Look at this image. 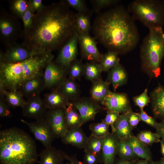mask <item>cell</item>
I'll use <instances>...</instances> for the list:
<instances>
[{
	"mask_svg": "<svg viewBox=\"0 0 164 164\" xmlns=\"http://www.w3.org/2000/svg\"><path fill=\"white\" fill-rule=\"evenodd\" d=\"M68 5L53 4L33 16L28 31V48L37 54L51 52L63 46L77 32L76 14Z\"/></svg>",
	"mask_w": 164,
	"mask_h": 164,
	"instance_id": "obj_1",
	"label": "cell"
},
{
	"mask_svg": "<svg viewBox=\"0 0 164 164\" xmlns=\"http://www.w3.org/2000/svg\"><path fill=\"white\" fill-rule=\"evenodd\" d=\"M95 38L108 50L124 54L137 45L139 35L128 11L118 6L100 13L93 23Z\"/></svg>",
	"mask_w": 164,
	"mask_h": 164,
	"instance_id": "obj_2",
	"label": "cell"
},
{
	"mask_svg": "<svg viewBox=\"0 0 164 164\" xmlns=\"http://www.w3.org/2000/svg\"><path fill=\"white\" fill-rule=\"evenodd\" d=\"M36 143L26 132L14 127L0 131V164L38 162Z\"/></svg>",
	"mask_w": 164,
	"mask_h": 164,
	"instance_id": "obj_3",
	"label": "cell"
},
{
	"mask_svg": "<svg viewBox=\"0 0 164 164\" xmlns=\"http://www.w3.org/2000/svg\"><path fill=\"white\" fill-rule=\"evenodd\" d=\"M51 52L37 54L17 63L0 60V87L9 91H18L27 81L42 72L52 61Z\"/></svg>",
	"mask_w": 164,
	"mask_h": 164,
	"instance_id": "obj_4",
	"label": "cell"
},
{
	"mask_svg": "<svg viewBox=\"0 0 164 164\" xmlns=\"http://www.w3.org/2000/svg\"><path fill=\"white\" fill-rule=\"evenodd\" d=\"M149 29L141 47V68L150 77L157 78L164 57V32L161 27Z\"/></svg>",
	"mask_w": 164,
	"mask_h": 164,
	"instance_id": "obj_5",
	"label": "cell"
},
{
	"mask_svg": "<svg viewBox=\"0 0 164 164\" xmlns=\"http://www.w3.org/2000/svg\"><path fill=\"white\" fill-rule=\"evenodd\" d=\"M128 11L149 29L164 25V1L136 0L129 5Z\"/></svg>",
	"mask_w": 164,
	"mask_h": 164,
	"instance_id": "obj_6",
	"label": "cell"
},
{
	"mask_svg": "<svg viewBox=\"0 0 164 164\" xmlns=\"http://www.w3.org/2000/svg\"><path fill=\"white\" fill-rule=\"evenodd\" d=\"M21 121L26 124L35 138L45 147L51 146L55 136L45 119L29 122L21 119Z\"/></svg>",
	"mask_w": 164,
	"mask_h": 164,
	"instance_id": "obj_7",
	"label": "cell"
},
{
	"mask_svg": "<svg viewBox=\"0 0 164 164\" xmlns=\"http://www.w3.org/2000/svg\"><path fill=\"white\" fill-rule=\"evenodd\" d=\"M79 36L76 32L63 46L56 59L55 63L66 70L70 64L77 59Z\"/></svg>",
	"mask_w": 164,
	"mask_h": 164,
	"instance_id": "obj_8",
	"label": "cell"
},
{
	"mask_svg": "<svg viewBox=\"0 0 164 164\" xmlns=\"http://www.w3.org/2000/svg\"><path fill=\"white\" fill-rule=\"evenodd\" d=\"M50 127L56 138H61L67 132L64 108L48 110L45 118Z\"/></svg>",
	"mask_w": 164,
	"mask_h": 164,
	"instance_id": "obj_9",
	"label": "cell"
},
{
	"mask_svg": "<svg viewBox=\"0 0 164 164\" xmlns=\"http://www.w3.org/2000/svg\"><path fill=\"white\" fill-rule=\"evenodd\" d=\"M22 109L24 116L36 120L45 119L48 110L39 95L27 98Z\"/></svg>",
	"mask_w": 164,
	"mask_h": 164,
	"instance_id": "obj_10",
	"label": "cell"
},
{
	"mask_svg": "<svg viewBox=\"0 0 164 164\" xmlns=\"http://www.w3.org/2000/svg\"><path fill=\"white\" fill-rule=\"evenodd\" d=\"M79 36L78 43L82 57L88 62L99 63L102 54L99 51L94 38L89 34Z\"/></svg>",
	"mask_w": 164,
	"mask_h": 164,
	"instance_id": "obj_11",
	"label": "cell"
},
{
	"mask_svg": "<svg viewBox=\"0 0 164 164\" xmlns=\"http://www.w3.org/2000/svg\"><path fill=\"white\" fill-rule=\"evenodd\" d=\"M67 70L53 61L45 67L43 76L45 88L50 90L57 87L66 78Z\"/></svg>",
	"mask_w": 164,
	"mask_h": 164,
	"instance_id": "obj_12",
	"label": "cell"
},
{
	"mask_svg": "<svg viewBox=\"0 0 164 164\" xmlns=\"http://www.w3.org/2000/svg\"><path fill=\"white\" fill-rule=\"evenodd\" d=\"M101 104L108 111L119 113L131 111L129 99L126 94L110 91Z\"/></svg>",
	"mask_w": 164,
	"mask_h": 164,
	"instance_id": "obj_13",
	"label": "cell"
},
{
	"mask_svg": "<svg viewBox=\"0 0 164 164\" xmlns=\"http://www.w3.org/2000/svg\"><path fill=\"white\" fill-rule=\"evenodd\" d=\"M78 111L83 124L94 120L96 114L101 109L98 103L90 99L78 98L71 101Z\"/></svg>",
	"mask_w": 164,
	"mask_h": 164,
	"instance_id": "obj_14",
	"label": "cell"
},
{
	"mask_svg": "<svg viewBox=\"0 0 164 164\" xmlns=\"http://www.w3.org/2000/svg\"><path fill=\"white\" fill-rule=\"evenodd\" d=\"M117 139L112 133L104 138L101 156L103 164H114L117 153Z\"/></svg>",
	"mask_w": 164,
	"mask_h": 164,
	"instance_id": "obj_15",
	"label": "cell"
},
{
	"mask_svg": "<svg viewBox=\"0 0 164 164\" xmlns=\"http://www.w3.org/2000/svg\"><path fill=\"white\" fill-rule=\"evenodd\" d=\"M45 88L43 73L42 72L26 82L18 90L27 98L39 95Z\"/></svg>",
	"mask_w": 164,
	"mask_h": 164,
	"instance_id": "obj_16",
	"label": "cell"
},
{
	"mask_svg": "<svg viewBox=\"0 0 164 164\" xmlns=\"http://www.w3.org/2000/svg\"><path fill=\"white\" fill-rule=\"evenodd\" d=\"M37 54L29 48L21 46L12 48L2 55L1 60L11 63L22 61Z\"/></svg>",
	"mask_w": 164,
	"mask_h": 164,
	"instance_id": "obj_17",
	"label": "cell"
},
{
	"mask_svg": "<svg viewBox=\"0 0 164 164\" xmlns=\"http://www.w3.org/2000/svg\"><path fill=\"white\" fill-rule=\"evenodd\" d=\"M43 100L49 109L64 108L70 102L58 88L51 90L44 94Z\"/></svg>",
	"mask_w": 164,
	"mask_h": 164,
	"instance_id": "obj_18",
	"label": "cell"
},
{
	"mask_svg": "<svg viewBox=\"0 0 164 164\" xmlns=\"http://www.w3.org/2000/svg\"><path fill=\"white\" fill-rule=\"evenodd\" d=\"M88 138L81 127L68 129L61 138L64 144L70 145L79 149L84 148Z\"/></svg>",
	"mask_w": 164,
	"mask_h": 164,
	"instance_id": "obj_19",
	"label": "cell"
},
{
	"mask_svg": "<svg viewBox=\"0 0 164 164\" xmlns=\"http://www.w3.org/2000/svg\"><path fill=\"white\" fill-rule=\"evenodd\" d=\"M65 153L52 145L43 150L39 155L38 164H63Z\"/></svg>",
	"mask_w": 164,
	"mask_h": 164,
	"instance_id": "obj_20",
	"label": "cell"
},
{
	"mask_svg": "<svg viewBox=\"0 0 164 164\" xmlns=\"http://www.w3.org/2000/svg\"><path fill=\"white\" fill-rule=\"evenodd\" d=\"M150 96L154 115L164 121V86L159 85L151 92Z\"/></svg>",
	"mask_w": 164,
	"mask_h": 164,
	"instance_id": "obj_21",
	"label": "cell"
},
{
	"mask_svg": "<svg viewBox=\"0 0 164 164\" xmlns=\"http://www.w3.org/2000/svg\"><path fill=\"white\" fill-rule=\"evenodd\" d=\"M130 111L124 112L120 115L114 125V130L112 133L118 139L127 140L132 136V129L128 121Z\"/></svg>",
	"mask_w": 164,
	"mask_h": 164,
	"instance_id": "obj_22",
	"label": "cell"
},
{
	"mask_svg": "<svg viewBox=\"0 0 164 164\" xmlns=\"http://www.w3.org/2000/svg\"><path fill=\"white\" fill-rule=\"evenodd\" d=\"M128 79L127 73L120 63L108 72L106 81L111 83L115 91L126 83Z\"/></svg>",
	"mask_w": 164,
	"mask_h": 164,
	"instance_id": "obj_23",
	"label": "cell"
},
{
	"mask_svg": "<svg viewBox=\"0 0 164 164\" xmlns=\"http://www.w3.org/2000/svg\"><path fill=\"white\" fill-rule=\"evenodd\" d=\"M110 83L101 78L92 82L90 90L91 98L95 102L101 104L110 91Z\"/></svg>",
	"mask_w": 164,
	"mask_h": 164,
	"instance_id": "obj_24",
	"label": "cell"
},
{
	"mask_svg": "<svg viewBox=\"0 0 164 164\" xmlns=\"http://www.w3.org/2000/svg\"><path fill=\"white\" fill-rule=\"evenodd\" d=\"M57 88L59 89L70 102L79 98V87L75 80L67 77Z\"/></svg>",
	"mask_w": 164,
	"mask_h": 164,
	"instance_id": "obj_25",
	"label": "cell"
},
{
	"mask_svg": "<svg viewBox=\"0 0 164 164\" xmlns=\"http://www.w3.org/2000/svg\"><path fill=\"white\" fill-rule=\"evenodd\" d=\"M64 109L66 122L68 130L80 127L83 125L78 111L72 102H70Z\"/></svg>",
	"mask_w": 164,
	"mask_h": 164,
	"instance_id": "obj_26",
	"label": "cell"
},
{
	"mask_svg": "<svg viewBox=\"0 0 164 164\" xmlns=\"http://www.w3.org/2000/svg\"><path fill=\"white\" fill-rule=\"evenodd\" d=\"M126 140L137 157L149 162L152 160V155L149 149L137 137L132 135Z\"/></svg>",
	"mask_w": 164,
	"mask_h": 164,
	"instance_id": "obj_27",
	"label": "cell"
},
{
	"mask_svg": "<svg viewBox=\"0 0 164 164\" xmlns=\"http://www.w3.org/2000/svg\"><path fill=\"white\" fill-rule=\"evenodd\" d=\"M0 92L9 106L12 108H22L26 103L23 95L19 91H9L0 87Z\"/></svg>",
	"mask_w": 164,
	"mask_h": 164,
	"instance_id": "obj_28",
	"label": "cell"
},
{
	"mask_svg": "<svg viewBox=\"0 0 164 164\" xmlns=\"http://www.w3.org/2000/svg\"><path fill=\"white\" fill-rule=\"evenodd\" d=\"M119 54L117 52L111 50L102 54L99 63L103 71L108 72L119 63Z\"/></svg>",
	"mask_w": 164,
	"mask_h": 164,
	"instance_id": "obj_29",
	"label": "cell"
},
{
	"mask_svg": "<svg viewBox=\"0 0 164 164\" xmlns=\"http://www.w3.org/2000/svg\"><path fill=\"white\" fill-rule=\"evenodd\" d=\"M117 152L121 160L132 161L137 157L126 140L117 139Z\"/></svg>",
	"mask_w": 164,
	"mask_h": 164,
	"instance_id": "obj_30",
	"label": "cell"
},
{
	"mask_svg": "<svg viewBox=\"0 0 164 164\" xmlns=\"http://www.w3.org/2000/svg\"><path fill=\"white\" fill-rule=\"evenodd\" d=\"M103 71L99 63L88 62L84 64L83 75L87 80L92 82L101 78Z\"/></svg>",
	"mask_w": 164,
	"mask_h": 164,
	"instance_id": "obj_31",
	"label": "cell"
},
{
	"mask_svg": "<svg viewBox=\"0 0 164 164\" xmlns=\"http://www.w3.org/2000/svg\"><path fill=\"white\" fill-rule=\"evenodd\" d=\"M104 138H99L91 134L84 147L85 152L101 156Z\"/></svg>",
	"mask_w": 164,
	"mask_h": 164,
	"instance_id": "obj_32",
	"label": "cell"
},
{
	"mask_svg": "<svg viewBox=\"0 0 164 164\" xmlns=\"http://www.w3.org/2000/svg\"><path fill=\"white\" fill-rule=\"evenodd\" d=\"M89 13L77 12L76 14L77 32L79 35L89 34L91 25Z\"/></svg>",
	"mask_w": 164,
	"mask_h": 164,
	"instance_id": "obj_33",
	"label": "cell"
},
{
	"mask_svg": "<svg viewBox=\"0 0 164 164\" xmlns=\"http://www.w3.org/2000/svg\"><path fill=\"white\" fill-rule=\"evenodd\" d=\"M84 65L81 60L76 59L74 61L67 70L69 78L74 80H79L83 75Z\"/></svg>",
	"mask_w": 164,
	"mask_h": 164,
	"instance_id": "obj_34",
	"label": "cell"
},
{
	"mask_svg": "<svg viewBox=\"0 0 164 164\" xmlns=\"http://www.w3.org/2000/svg\"><path fill=\"white\" fill-rule=\"evenodd\" d=\"M109 125L104 121L91 123L89 128L91 132V134L99 137L104 138L108 135Z\"/></svg>",
	"mask_w": 164,
	"mask_h": 164,
	"instance_id": "obj_35",
	"label": "cell"
},
{
	"mask_svg": "<svg viewBox=\"0 0 164 164\" xmlns=\"http://www.w3.org/2000/svg\"><path fill=\"white\" fill-rule=\"evenodd\" d=\"M137 137L145 145H150L154 143L159 142L160 137L156 133L148 131H143L140 132Z\"/></svg>",
	"mask_w": 164,
	"mask_h": 164,
	"instance_id": "obj_36",
	"label": "cell"
},
{
	"mask_svg": "<svg viewBox=\"0 0 164 164\" xmlns=\"http://www.w3.org/2000/svg\"><path fill=\"white\" fill-rule=\"evenodd\" d=\"M90 1L96 12H98L103 9L114 5L120 2L118 0H93Z\"/></svg>",
	"mask_w": 164,
	"mask_h": 164,
	"instance_id": "obj_37",
	"label": "cell"
},
{
	"mask_svg": "<svg viewBox=\"0 0 164 164\" xmlns=\"http://www.w3.org/2000/svg\"><path fill=\"white\" fill-rule=\"evenodd\" d=\"M68 6L73 8L78 12L89 13L85 1L84 0H67L66 1Z\"/></svg>",
	"mask_w": 164,
	"mask_h": 164,
	"instance_id": "obj_38",
	"label": "cell"
},
{
	"mask_svg": "<svg viewBox=\"0 0 164 164\" xmlns=\"http://www.w3.org/2000/svg\"><path fill=\"white\" fill-rule=\"evenodd\" d=\"M147 88L138 96L133 97V99L135 104L141 109H142L150 102V98L148 95Z\"/></svg>",
	"mask_w": 164,
	"mask_h": 164,
	"instance_id": "obj_39",
	"label": "cell"
},
{
	"mask_svg": "<svg viewBox=\"0 0 164 164\" xmlns=\"http://www.w3.org/2000/svg\"><path fill=\"white\" fill-rule=\"evenodd\" d=\"M32 12L29 4L27 9L22 17L26 30L28 31L32 26L34 16Z\"/></svg>",
	"mask_w": 164,
	"mask_h": 164,
	"instance_id": "obj_40",
	"label": "cell"
},
{
	"mask_svg": "<svg viewBox=\"0 0 164 164\" xmlns=\"http://www.w3.org/2000/svg\"><path fill=\"white\" fill-rule=\"evenodd\" d=\"M119 113L115 111H108L105 118L102 120L107 125L111 126L112 133L114 132V125L120 115Z\"/></svg>",
	"mask_w": 164,
	"mask_h": 164,
	"instance_id": "obj_41",
	"label": "cell"
},
{
	"mask_svg": "<svg viewBox=\"0 0 164 164\" xmlns=\"http://www.w3.org/2000/svg\"><path fill=\"white\" fill-rule=\"evenodd\" d=\"M10 107L6 101L4 96L0 94V117L9 118L12 116V113Z\"/></svg>",
	"mask_w": 164,
	"mask_h": 164,
	"instance_id": "obj_42",
	"label": "cell"
},
{
	"mask_svg": "<svg viewBox=\"0 0 164 164\" xmlns=\"http://www.w3.org/2000/svg\"><path fill=\"white\" fill-rule=\"evenodd\" d=\"M140 111V112L137 113L141 120L156 129L158 126L159 123L157 122L154 119L148 115L143 109H141Z\"/></svg>",
	"mask_w": 164,
	"mask_h": 164,
	"instance_id": "obj_43",
	"label": "cell"
},
{
	"mask_svg": "<svg viewBox=\"0 0 164 164\" xmlns=\"http://www.w3.org/2000/svg\"><path fill=\"white\" fill-rule=\"evenodd\" d=\"M28 5L29 4L24 0H15L13 3L14 9L22 17L27 9Z\"/></svg>",
	"mask_w": 164,
	"mask_h": 164,
	"instance_id": "obj_44",
	"label": "cell"
},
{
	"mask_svg": "<svg viewBox=\"0 0 164 164\" xmlns=\"http://www.w3.org/2000/svg\"><path fill=\"white\" fill-rule=\"evenodd\" d=\"M0 29L2 34L5 36H9L13 31V27L8 21L2 20L0 21Z\"/></svg>",
	"mask_w": 164,
	"mask_h": 164,
	"instance_id": "obj_45",
	"label": "cell"
},
{
	"mask_svg": "<svg viewBox=\"0 0 164 164\" xmlns=\"http://www.w3.org/2000/svg\"><path fill=\"white\" fill-rule=\"evenodd\" d=\"M84 161L85 164H98L101 159V156L85 152Z\"/></svg>",
	"mask_w": 164,
	"mask_h": 164,
	"instance_id": "obj_46",
	"label": "cell"
},
{
	"mask_svg": "<svg viewBox=\"0 0 164 164\" xmlns=\"http://www.w3.org/2000/svg\"><path fill=\"white\" fill-rule=\"evenodd\" d=\"M141 121L137 113L132 111H129L128 114V121L129 125L132 129L135 127Z\"/></svg>",
	"mask_w": 164,
	"mask_h": 164,
	"instance_id": "obj_47",
	"label": "cell"
},
{
	"mask_svg": "<svg viewBox=\"0 0 164 164\" xmlns=\"http://www.w3.org/2000/svg\"><path fill=\"white\" fill-rule=\"evenodd\" d=\"M29 3L32 11L35 10H40L42 8V0H33L31 1Z\"/></svg>",
	"mask_w": 164,
	"mask_h": 164,
	"instance_id": "obj_48",
	"label": "cell"
},
{
	"mask_svg": "<svg viewBox=\"0 0 164 164\" xmlns=\"http://www.w3.org/2000/svg\"><path fill=\"white\" fill-rule=\"evenodd\" d=\"M65 160H68L72 164H85L84 162L79 161L76 156L73 155H70L65 154Z\"/></svg>",
	"mask_w": 164,
	"mask_h": 164,
	"instance_id": "obj_49",
	"label": "cell"
},
{
	"mask_svg": "<svg viewBox=\"0 0 164 164\" xmlns=\"http://www.w3.org/2000/svg\"><path fill=\"white\" fill-rule=\"evenodd\" d=\"M156 129V133L160 138L164 139V121L159 123L158 126Z\"/></svg>",
	"mask_w": 164,
	"mask_h": 164,
	"instance_id": "obj_50",
	"label": "cell"
},
{
	"mask_svg": "<svg viewBox=\"0 0 164 164\" xmlns=\"http://www.w3.org/2000/svg\"><path fill=\"white\" fill-rule=\"evenodd\" d=\"M136 160L132 161H127L121 159L117 164H134Z\"/></svg>",
	"mask_w": 164,
	"mask_h": 164,
	"instance_id": "obj_51",
	"label": "cell"
},
{
	"mask_svg": "<svg viewBox=\"0 0 164 164\" xmlns=\"http://www.w3.org/2000/svg\"><path fill=\"white\" fill-rule=\"evenodd\" d=\"M150 162L147 160L142 159L135 161L134 164H150Z\"/></svg>",
	"mask_w": 164,
	"mask_h": 164,
	"instance_id": "obj_52",
	"label": "cell"
},
{
	"mask_svg": "<svg viewBox=\"0 0 164 164\" xmlns=\"http://www.w3.org/2000/svg\"><path fill=\"white\" fill-rule=\"evenodd\" d=\"M159 142L161 145V152L163 158H164V139L160 140Z\"/></svg>",
	"mask_w": 164,
	"mask_h": 164,
	"instance_id": "obj_53",
	"label": "cell"
},
{
	"mask_svg": "<svg viewBox=\"0 0 164 164\" xmlns=\"http://www.w3.org/2000/svg\"><path fill=\"white\" fill-rule=\"evenodd\" d=\"M158 164H164V158H162L161 159L158 161Z\"/></svg>",
	"mask_w": 164,
	"mask_h": 164,
	"instance_id": "obj_54",
	"label": "cell"
},
{
	"mask_svg": "<svg viewBox=\"0 0 164 164\" xmlns=\"http://www.w3.org/2000/svg\"><path fill=\"white\" fill-rule=\"evenodd\" d=\"M150 164H158V162L154 161L152 160L150 162Z\"/></svg>",
	"mask_w": 164,
	"mask_h": 164,
	"instance_id": "obj_55",
	"label": "cell"
},
{
	"mask_svg": "<svg viewBox=\"0 0 164 164\" xmlns=\"http://www.w3.org/2000/svg\"><path fill=\"white\" fill-rule=\"evenodd\" d=\"M64 164H72L71 163H70V162H67V163H66Z\"/></svg>",
	"mask_w": 164,
	"mask_h": 164,
	"instance_id": "obj_56",
	"label": "cell"
},
{
	"mask_svg": "<svg viewBox=\"0 0 164 164\" xmlns=\"http://www.w3.org/2000/svg\"></svg>",
	"mask_w": 164,
	"mask_h": 164,
	"instance_id": "obj_57",
	"label": "cell"
}]
</instances>
